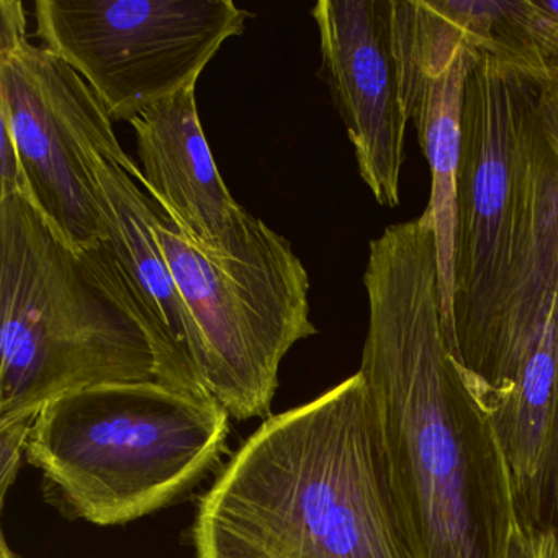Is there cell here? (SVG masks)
<instances>
[{"mask_svg": "<svg viewBox=\"0 0 558 558\" xmlns=\"http://www.w3.org/2000/svg\"><path fill=\"white\" fill-rule=\"evenodd\" d=\"M361 375L395 509L414 558H501L519 512L492 414L450 349L433 220L371 241Z\"/></svg>", "mask_w": 558, "mask_h": 558, "instance_id": "cell-1", "label": "cell"}, {"mask_svg": "<svg viewBox=\"0 0 558 558\" xmlns=\"http://www.w3.org/2000/svg\"><path fill=\"white\" fill-rule=\"evenodd\" d=\"M197 558H414L361 372L267 417L198 502Z\"/></svg>", "mask_w": 558, "mask_h": 558, "instance_id": "cell-2", "label": "cell"}, {"mask_svg": "<svg viewBox=\"0 0 558 558\" xmlns=\"http://www.w3.org/2000/svg\"><path fill=\"white\" fill-rule=\"evenodd\" d=\"M541 83L480 57L465 84L457 181V359L482 397L512 316L558 282V159Z\"/></svg>", "mask_w": 558, "mask_h": 558, "instance_id": "cell-3", "label": "cell"}, {"mask_svg": "<svg viewBox=\"0 0 558 558\" xmlns=\"http://www.w3.org/2000/svg\"><path fill=\"white\" fill-rule=\"evenodd\" d=\"M228 433L230 414L211 398L161 381L102 385L45 404L25 456L64 514L122 525L191 492Z\"/></svg>", "mask_w": 558, "mask_h": 558, "instance_id": "cell-4", "label": "cell"}, {"mask_svg": "<svg viewBox=\"0 0 558 558\" xmlns=\"http://www.w3.org/2000/svg\"><path fill=\"white\" fill-rule=\"evenodd\" d=\"M0 421H35L86 388L161 381L138 319L21 195L0 201Z\"/></svg>", "mask_w": 558, "mask_h": 558, "instance_id": "cell-5", "label": "cell"}, {"mask_svg": "<svg viewBox=\"0 0 558 558\" xmlns=\"http://www.w3.org/2000/svg\"><path fill=\"white\" fill-rule=\"evenodd\" d=\"M153 204L159 247L204 342L205 393L234 420L270 417L280 364L318 332L305 266L289 240L247 210L204 250Z\"/></svg>", "mask_w": 558, "mask_h": 558, "instance_id": "cell-6", "label": "cell"}, {"mask_svg": "<svg viewBox=\"0 0 558 558\" xmlns=\"http://www.w3.org/2000/svg\"><path fill=\"white\" fill-rule=\"evenodd\" d=\"M250 12L231 0H37L45 48L97 94L113 122L197 86Z\"/></svg>", "mask_w": 558, "mask_h": 558, "instance_id": "cell-7", "label": "cell"}, {"mask_svg": "<svg viewBox=\"0 0 558 558\" xmlns=\"http://www.w3.org/2000/svg\"><path fill=\"white\" fill-rule=\"evenodd\" d=\"M0 120L17 145L32 207L76 253L97 246L104 220L90 159L122 146L93 87L28 40L21 0L0 2Z\"/></svg>", "mask_w": 558, "mask_h": 558, "instance_id": "cell-8", "label": "cell"}, {"mask_svg": "<svg viewBox=\"0 0 558 558\" xmlns=\"http://www.w3.org/2000/svg\"><path fill=\"white\" fill-rule=\"evenodd\" d=\"M135 165L123 148L99 151L90 159L104 240L80 254L151 339L162 384L210 398L202 387L201 331L159 247L155 204L133 174Z\"/></svg>", "mask_w": 558, "mask_h": 558, "instance_id": "cell-9", "label": "cell"}, {"mask_svg": "<svg viewBox=\"0 0 558 558\" xmlns=\"http://www.w3.org/2000/svg\"><path fill=\"white\" fill-rule=\"evenodd\" d=\"M393 38L401 100L430 171V201L444 332L457 357V181L462 155L466 77L480 54L433 0H393Z\"/></svg>", "mask_w": 558, "mask_h": 558, "instance_id": "cell-10", "label": "cell"}, {"mask_svg": "<svg viewBox=\"0 0 558 558\" xmlns=\"http://www.w3.org/2000/svg\"><path fill=\"white\" fill-rule=\"evenodd\" d=\"M322 70L359 174L384 207L400 204L408 119L393 38V0H319Z\"/></svg>", "mask_w": 558, "mask_h": 558, "instance_id": "cell-11", "label": "cell"}, {"mask_svg": "<svg viewBox=\"0 0 558 558\" xmlns=\"http://www.w3.org/2000/svg\"><path fill=\"white\" fill-rule=\"evenodd\" d=\"M197 86L161 100L130 122L143 168L133 174L179 230L215 247L243 217L218 172L197 109Z\"/></svg>", "mask_w": 558, "mask_h": 558, "instance_id": "cell-12", "label": "cell"}, {"mask_svg": "<svg viewBox=\"0 0 558 558\" xmlns=\"http://www.w3.org/2000/svg\"><path fill=\"white\" fill-rule=\"evenodd\" d=\"M480 57L544 80L558 57V21L542 0H433Z\"/></svg>", "mask_w": 558, "mask_h": 558, "instance_id": "cell-13", "label": "cell"}, {"mask_svg": "<svg viewBox=\"0 0 558 558\" xmlns=\"http://www.w3.org/2000/svg\"><path fill=\"white\" fill-rule=\"evenodd\" d=\"M501 558H558V525H537L515 514Z\"/></svg>", "mask_w": 558, "mask_h": 558, "instance_id": "cell-14", "label": "cell"}, {"mask_svg": "<svg viewBox=\"0 0 558 558\" xmlns=\"http://www.w3.org/2000/svg\"><path fill=\"white\" fill-rule=\"evenodd\" d=\"M555 344H557V387H555L554 421H551L550 442L542 475L535 524L558 525V287L555 300Z\"/></svg>", "mask_w": 558, "mask_h": 558, "instance_id": "cell-15", "label": "cell"}, {"mask_svg": "<svg viewBox=\"0 0 558 558\" xmlns=\"http://www.w3.org/2000/svg\"><path fill=\"white\" fill-rule=\"evenodd\" d=\"M34 426L31 420L0 421V495L5 502L9 488L14 485L22 457L27 453L28 436Z\"/></svg>", "mask_w": 558, "mask_h": 558, "instance_id": "cell-16", "label": "cell"}, {"mask_svg": "<svg viewBox=\"0 0 558 558\" xmlns=\"http://www.w3.org/2000/svg\"><path fill=\"white\" fill-rule=\"evenodd\" d=\"M25 197V179L21 156L8 123L0 120V201Z\"/></svg>", "mask_w": 558, "mask_h": 558, "instance_id": "cell-17", "label": "cell"}, {"mask_svg": "<svg viewBox=\"0 0 558 558\" xmlns=\"http://www.w3.org/2000/svg\"><path fill=\"white\" fill-rule=\"evenodd\" d=\"M541 119L548 145L558 159V71H551L542 80Z\"/></svg>", "mask_w": 558, "mask_h": 558, "instance_id": "cell-18", "label": "cell"}, {"mask_svg": "<svg viewBox=\"0 0 558 558\" xmlns=\"http://www.w3.org/2000/svg\"><path fill=\"white\" fill-rule=\"evenodd\" d=\"M542 4H544V8L558 21V0H542ZM551 71H558V57L555 63L551 64L550 73Z\"/></svg>", "mask_w": 558, "mask_h": 558, "instance_id": "cell-19", "label": "cell"}, {"mask_svg": "<svg viewBox=\"0 0 558 558\" xmlns=\"http://www.w3.org/2000/svg\"><path fill=\"white\" fill-rule=\"evenodd\" d=\"M0 558H15L14 551L9 547L5 537H2V544H0Z\"/></svg>", "mask_w": 558, "mask_h": 558, "instance_id": "cell-20", "label": "cell"}]
</instances>
